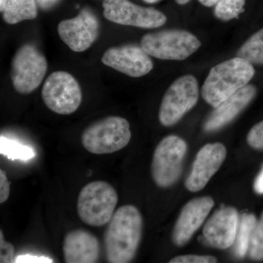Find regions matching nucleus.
<instances>
[{
	"mask_svg": "<svg viewBox=\"0 0 263 263\" xmlns=\"http://www.w3.org/2000/svg\"><path fill=\"white\" fill-rule=\"evenodd\" d=\"M143 233V218L134 205H122L108 223L103 242L107 262L127 263L136 257Z\"/></svg>",
	"mask_w": 263,
	"mask_h": 263,
	"instance_id": "nucleus-1",
	"label": "nucleus"
},
{
	"mask_svg": "<svg viewBox=\"0 0 263 263\" xmlns=\"http://www.w3.org/2000/svg\"><path fill=\"white\" fill-rule=\"evenodd\" d=\"M253 65L245 59L235 57L214 66L202 86V98L214 108L248 85L254 77Z\"/></svg>",
	"mask_w": 263,
	"mask_h": 263,
	"instance_id": "nucleus-2",
	"label": "nucleus"
},
{
	"mask_svg": "<svg viewBox=\"0 0 263 263\" xmlns=\"http://www.w3.org/2000/svg\"><path fill=\"white\" fill-rule=\"evenodd\" d=\"M130 125L124 118L110 116L88 126L81 135L85 149L94 155H108L127 146L131 140Z\"/></svg>",
	"mask_w": 263,
	"mask_h": 263,
	"instance_id": "nucleus-3",
	"label": "nucleus"
},
{
	"mask_svg": "<svg viewBox=\"0 0 263 263\" xmlns=\"http://www.w3.org/2000/svg\"><path fill=\"white\" fill-rule=\"evenodd\" d=\"M119 200L115 189L104 181L89 183L78 197L77 212L87 226L101 227L108 224L115 212Z\"/></svg>",
	"mask_w": 263,
	"mask_h": 263,
	"instance_id": "nucleus-4",
	"label": "nucleus"
},
{
	"mask_svg": "<svg viewBox=\"0 0 263 263\" xmlns=\"http://www.w3.org/2000/svg\"><path fill=\"white\" fill-rule=\"evenodd\" d=\"M141 47L151 57L163 60H184L201 46L196 36L186 31L168 29L145 34Z\"/></svg>",
	"mask_w": 263,
	"mask_h": 263,
	"instance_id": "nucleus-5",
	"label": "nucleus"
},
{
	"mask_svg": "<svg viewBox=\"0 0 263 263\" xmlns=\"http://www.w3.org/2000/svg\"><path fill=\"white\" fill-rule=\"evenodd\" d=\"M47 70V60L37 46L24 44L12 60L10 77L13 88L19 94L32 93L42 84Z\"/></svg>",
	"mask_w": 263,
	"mask_h": 263,
	"instance_id": "nucleus-6",
	"label": "nucleus"
},
{
	"mask_svg": "<svg viewBox=\"0 0 263 263\" xmlns=\"http://www.w3.org/2000/svg\"><path fill=\"white\" fill-rule=\"evenodd\" d=\"M187 145L176 136L165 137L154 152L152 175L157 186L170 187L179 180L182 172Z\"/></svg>",
	"mask_w": 263,
	"mask_h": 263,
	"instance_id": "nucleus-7",
	"label": "nucleus"
},
{
	"mask_svg": "<svg viewBox=\"0 0 263 263\" xmlns=\"http://www.w3.org/2000/svg\"><path fill=\"white\" fill-rule=\"evenodd\" d=\"M198 97V82L193 76H183L176 79L162 98L159 111L161 124L164 127L176 124L195 106Z\"/></svg>",
	"mask_w": 263,
	"mask_h": 263,
	"instance_id": "nucleus-8",
	"label": "nucleus"
},
{
	"mask_svg": "<svg viewBox=\"0 0 263 263\" xmlns=\"http://www.w3.org/2000/svg\"><path fill=\"white\" fill-rule=\"evenodd\" d=\"M42 98L45 105L52 111L69 115L80 106L82 91L79 82L70 73L56 71L45 81Z\"/></svg>",
	"mask_w": 263,
	"mask_h": 263,
	"instance_id": "nucleus-9",
	"label": "nucleus"
},
{
	"mask_svg": "<svg viewBox=\"0 0 263 263\" xmlns=\"http://www.w3.org/2000/svg\"><path fill=\"white\" fill-rule=\"evenodd\" d=\"M103 15L113 23L143 29H156L167 22L162 12L134 4L129 0H104Z\"/></svg>",
	"mask_w": 263,
	"mask_h": 263,
	"instance_id": "nucleus-10",
	"label": "nucleus"
},
{
	"mask_svg": "<svg viewBox=\"0 0 263 263\" xmlns=\"http://www.w3.org/2000/svg\"><path fill=\"white\" fill-rule=\"evenodd\" d=\"M100 21L89 8H83L77 16L62 21L57 27L60 39L75 52H83L92 46L100 33Z\"/></svg>",
	"mask_w": 263,
	"mask_h": 263,
	"instance_id": "nucleus-11",
	"label": "nucleus"
},
{
	"mask_svg": "<svg viewBox=\"0 0 263 263\" xmlns=\"http://www.w3.org/2000/svg\"><path fill=\"white\" fill-rule=\"evenodd\" d=\"M150 57L141 46L125 44L106 50L102 57V62L125 75L139 78L149 73L153 69Z\"/></svg>",
	"mask_w": 263,
	"mask_h": 263,
	"instance_id": "nucleus-12",
	"label": "nucleus"
},
{
	"mask_svg": "<svg viewBox=\"0 0 263 263\" xmlns=\"http://www.w3.org/2000/svg\"><path fill=\"white\" fill-rule=\"evenodd\" d=\"M227 157L226 146L220 143H209L199 151L185 186L190 192L200 191L219 171Z\"/></svg>",
	"mask_w": 263,
	"mask_h": 263,
	"instance_id": "nucleus-13",
	"label": "nucleus"
},
{
	"mask_svg": "<svg viewBox=\"0 0 263 263\" xmlns=\"http://www.w3.org/2000/svg\"><path fill=\"white\" fill-rule=\"evenodd\" d=\"M211 197L193 199L183 206L173 231L172 239L175 245L183 247L191 239L214 207Z\"/></svg>",
	"mask_w": 263,
	"mask_h": 263,
	"instance_id": "nucleus-14",
	"label": "nucleus"
},
{
	"mask_svg": "<svg viewBox=\"0 0 263 263\" xmlns=\"http://www.w3.org/2000/svg\"><path fill=\"white\" fill-rule=\"evenodd\" d=\"M238 228V213L233 207H223L207 221L203 235L212 247L230 248L235 243Z\"/></svg>",
	"mask_w": 263,
	"mask_h": 263,
	"instance_id": "nucleus-15",
	"label": "nucleus"
},
{
	"mask_svg": "<svg viewBox=\"0 0 263 263\" xmlns=\"http://www.w3.org/2000/svg\"><path fill=\"white\" fill-rule=\"evenodd\" d=\"M257 89L247 85L214 108L204 124L206 132L216 131L231 122L255 98Z\"/></svg>",
	"mask_w": 263,
	"mask_h": 263,
	"instance_id": "nucleus-16",
	"label": "nucleus"
},
{
	"mask_svg": "<svg viewBox=\"0 0 263 263\" xmlns=\"http://www.w3.org/2000/svg\"><path fill=\"white\" fill-rule=\"evenodd\" d=\"M62 249L67 263H95L100 257V242L87 230L69 232L64 238Z\"/></svg>",
	"mask_w": 263,
	"mask_h": 263,
	"instance_id": "nucleus-17",
	"label": "nucleus"
},
{
	"mask_svg": "<svg viewBox=\"0 0 263 263\" xmlns=\"http://www.w3.org/2000/svg\"><path fill=\"white\" fill-rule=\"evenodd\" d=\"M3 19L7 24H15L33 20L37 15L36 0H8L3 10Z\"/></svg>",
	"mask_w": 263,
	"mask_h": 263,
	"instance_id": "nucleus-18",
	"label": "nucleus"
},
{
	"mask_svg": "<svg viewBox=\"0 0 263 263\" xmlns=\"http://www.w3.org/2000/svg\"><path fill=\"white\" fill-rule=\"evenodd\" d=\"M256 224L257 219L254 214H245L241 216L235 241V254L239 258L245 257L248 252L251 236Z\"/></svg>",
	"mask_w": 263,
	"mask_h": 263,
	"instance_id": "nucleus-19",
	"label": "nucleus"
},
{
	"mask_svg": "<svg viewBox=\"0 0 263 263\" xmlns=\"http://www.w3.org/2000/svg\"><path fill=\"white\" fill-rule=\"evenodd\" d=\"M252 65H263V28L252 34L241 46L237 56Z\"/></svg>",
	"mask_w": 263,
	"mask_h": 263,
	"instance_id": "nucleus-20",
	"label": "nucleus"
},
{
	"mask_svg": "<svg viewBox=\"0 0 263 263\" xmlns=\"http://www.w3.org/2000/svg\"><path fill=\"white\" fill-rule=\"evenodd\" d=\"M245 3L246 0H219L216 5L214 15L224 22L238 18L245 11Z\"/></svg>",
	"mask_w": 263,
	"mask_h": 263,
	"instance_id": "nucleus-21",
	"label": "nucleus"
},
{
	"mask_svg": "<svg viewBox=\"0 0 263 263\" xmlns=\"http://www.w3.org/2000/svg\"><path fill=\"white\" fill-rule=\"evenodd\" d=\"M1 154L10 160H28L34 157L32 148L1 137Z\"/></svg>",
	"mask_w": 263,
	"mask_h": 263,
	"instance_id": "nucleus-22",
	"label": "nucleus"
},
{
	"mask_svg": "<svg viewBox=\"0 0 263 263\" xmlns=\"http://www.w3.org/2000/svg\"><path fill=\"white\" fill-rule=\"evenodd\" d=\"M249 255L251 258L255 260L263 259V212L252 231L249 245Z\"/></svg>",
	"mask_w": 263,
	"mask_h": 263,
	"instance_id": "nucleus-23",
	"label": "nucleus"
},
{
	"mask_svg": "<svg viewBox=\"0 0 263 263\" xmlns=\"http://www.w3.org/2000/svg\"><path fill=\"white\" fill-rule=\"evenodd\" d=\"M247 140L249 146L252 148L263 150V120L249 130Z\"/></svg>",
	"mask_w": 263,
	"mask_h": 263,
	"instance_id": "nucleus-24",
	"label": "nucleus"
},
{
	"mask_svg": "<svg viewBox=\"0 0 263 263\" xmlns=\"http://www.w3.org/2000/svg\"><path fill=\"white\" fill-rule=\"evenodd\" d=\"M15 248L12 243L5 240L3 230H0V262H14Z\"/></svg>",
	"mask_w": 263,
	"mask_h": 263,
	"instance_id": "nucleus-25",
	"label": "nucleus"
},
{
	"mask_svg": "<svg viewBox=\"0 0 263 263\" xmlns=\"http://www.w3.org/2000/svg\"><path fill=\"white\" fill-rule=\"evenodd\" d=\"M217 259L212 256L184 255L174 257L170 263H213Z\"/></svg>",
	"mask_w": 263,
	"mask_h": 263,
	"instance_id": "nucleus-26",
	"label": "nucleus"
},
{
	"mask_svg": "<svg viewBox=\"0 0 263 263\" xmlns=\"http://www.w3.org/2000/svg\"><path fill=\"white\" fill-rule=\"evenodd\" d=\"M10 186L6 173L3 170H0V203L6 202L9 197Z\"/></svg>",
	"mask_w": 263,
	"mask_h": 263,
	"instance_id": "nucleus-27",
	"label": "nucleus"
},
{
	"mask_svg": "<svg viewBox=\"0 0 263 263\" xmlns=\"http://www.w3.org/2000/svg\"><path fill=\"white\" fill-rule=\"evenodd\" d=\"M15 263H48L53 262V259L43 256L32 255V254H23L15 257Z\"/></svg>",
	"mask_w": 263,
	"mask_h": 263,
	"instance_id": "nucleus-28",
	"label": "nucleus"
},
{
	"mask_svg": "<svg viewBox=\"0 0 263 263\" xmlns=\"http://www.w3.org/2000/svg\"><path fill=\"white\" fill-rule=\"evenodd\" d=\"M36 1H37L38 7L41 10L47 11L56 7L62 0H36Z\"/></svg>",
	"mask_w": 263,
	"mask_h": 263,
	"instance_id": "nucleus-29",
	"label": "nucleus"
},
{
	"mask_svg": "<svg viewBox=\"0 0 263 263\" xmlns=\"http://www.w3.org/2000/svg\"><path fill=\"white\" fill-rule=\"evenodd\" d=\"M254 190L256 193L263 194V167L260 174L257 176L255 182H254Z\"/></svg>",
	"mask_w": 263,
	"mask_h": 263,
	"instance_id": "nucleus-30",
	"label": "nucleus"
},
{
	"mask_svg": "<svg viewBox=\"0 0 263 263\" xmlns=\"http://www.w3.org/2000/svg\"><path fill=\"white\" fill-rule=\"evenodd\" d=\"M219 0H199L202 5L205 7H212L217 4Z\"/></svg>",
	"mask_w": 263,
	"mask_h": 263,
	"instance_id": "nucleus-31",
	"label": "nucleus"
},
{
	"mask_svg": "<svg viewBox=\"0 0 263 263\" xmlns=\"http://www.w3.org/2000/svg\"><path fill=\"white\" fill-rule=\"evenodd\" d=\"M7 2H8V0H0V11H1L2 13H3L5 6H6Z\"/></svg>",
	"mask_w": 263,
	"mask_h": 263,
	"instance_id": "nucleus-32",
	"label": "nucleus"
},
{
	"mask_svg": "<svg viewBox=\"0 0 263 263\" xmlns=\"http://www.w3.org/2000/svg\"><path fill=\"white\" fill-rule=\"evenodd\" d=\"M190 1V0H176V2L178 3V4L181 5L187 4Z\"/></svg>",
	"mask_w": 263,
	"mask_h": 263,
	"instance_id": "nucleus-33",
	"label": "nucleus"
},
{
	"mask_svg": "<svg viewBox=\"0 0 263 263\" xmlns=\"http://www.w3.org/2000/svg\"><path fill=\"white\" fill-rule=\"evenodd\" d=\"M145 3H148V4H155V3H158L160 0H143Z\"/></svg>",
	"mask_w": 263,
	"mask_h": 263,
	"instance_id": "nucleus-34",
	"label": "nucleus"
}]
</instances>
